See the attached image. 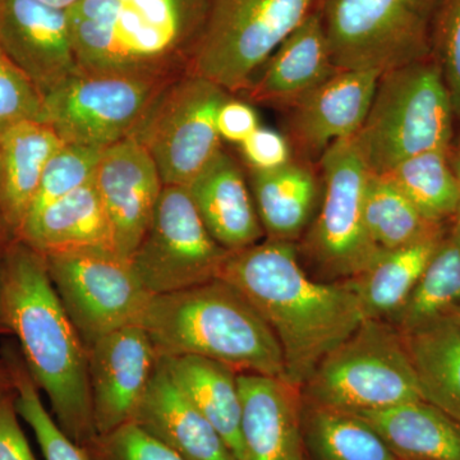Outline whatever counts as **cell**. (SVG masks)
Listing matches in <instances>:
<instances>
[{
  "label": "cell",
  "mask_w": 460,
  "mask_h": 460,
  "mask_svg": "<svg viewBox=\"0 0 460 460\" xmlns=\"http://www.w3.org/2000/svg\"><path fill=\"white\" fill-rule=\"evenodd\" d=\"M380 75L339 69L286 109L287 137L296 159L319 162L335 142L354 137L365 123Z\"/></svg>",
  "instance_id": "cell-15"
},
{
  "label": "cell",
  "mask_w": 460,
  "mask_h": 460,
  "mask_svg": "<svg viewBox=\"0 0 460 460\" xmlns=\"http://www.w3.org/2000/svg\"><path fill=\"white\" fill-rule=\"evenodd\" d=\"M84 449L90 460H186L135 422L96 436Z\"/></svg>",
  "instance_id": "cell-35"
},
{
  "label": "cell",
  "mask_w": 460,
  "mask_h": 460,
  "mask_svg": "<svg viewBox=\"0 0 460 460\" xmlns=\"http://www.w3.org/2000/svg\"><path fill=\"white\" fill-rule=\"evenodd\" d=\"M325 0H213L187 72L246 93L275 50Z\"/></svg>",
  "instance_id": "cell-6"
},
{
  "label": "cell",
  "mask_w": 460,
  "mask_h": 460,
  "mask_svg": "<svg viewBox=\"0 0 460 460\" xmlns=\"http://www.w3.org/2000/svg\"><path fill=\"white\" fill-rule=\"evenodd\" d=\"M441 0H325L323 25L335 66L386 74L428 59Z\"/></svg>",
  "instance_id": "cell-7"
},
{
  "label": "cell",
  "mask_w": 460,
  "mask_h": 460,
  "mask_svg": "<svg viewBox=\"0 0 460 460\" xmlns=\"http://www.w3.org/2000/svg\"><path fill=\"white\" fill-rule=\"evenodd\" d=\"M140 325L157 357H204L238 374L286 378L274 332L246 296L220 278L153 296Z\"/></svg>",
  "instance_id": "cell-3"
},
{
  "label": "cell",
  "mask_w": 460,
  "mask_h": 460,
  "mask_svg": "<svg viewBox=\"0 0 460 460\" xmlns=\"http://www.w3.org/2000/svg\"><path fill=\"white\" fill-rule=\"evenodd\" d=\"M0 301L27 370L47 394L54 419L75 443L95 440L87 349L48 272L44 256L20 239L0 255Z\"/></svg>",
  "instance_id": "cell-2"
},
{
  "label": "cell",
  "mask_w": 460,
  "mask_h": 460,
  "mask_svg": "<svg viewBox=\"0 0 460 460\" xmlns=\"http://www.w3.org/2000/svg\"><path fill=\"white\" fill-rule=\"evenodd\" d=\"M16 239L42 256L86 251L117 255L113 230L93 181L27 217Z\"/></svg>",
  "instance_id": "cell-22"
},
{
  "label": "cell",
  "mask_w": 460,
  "mask_h": 460,
  "mask_svg": "<svg viewBox=\"0 0 460 460\" xmlns=\"http://www.w3.org/2000/svg\"><path fill=\"white\" fill-rule=\"evenodd\" d=\"M0 51L42 98L81 71L66 12L38 0H0Z\"/></svg>",
  "instance_id": "cell-17"
},
{
  "label": "cell",
  "mask_w": 460,
  "mask_h": 460,
  "mask_svg": "<svg viewBox=\"0 0 460 460\" xmlns=\"http://www.w3.org/2000/svg\"><path fill=\"white\" fill-rule=\"evenodd\" d=\"M169 376L242 459L241 394L238 372L198 356L159 357Z\"/></svg>",
  "instance_id": "cell-26"
},
{
  "label": "cell",
  "mask_w": 460,
  "mask_h": 460,
  "mask_svg": "<svg viewBox=\"0 0 460 460\" xmlns=\"http://www.w3.org/2000/svg\"><path fill=\"white\" fill-rule=\"evenodd\" d=\"M356 414L401 460H460L459 420L423 399Z\"/></svg>",
  "instance_id": "cell-25"
},
{
  "label": "cell",
  "mask_w": 460,
  "mask_h": 460,
  "mask_svg": "<svg viewBox=\"0 0 460 460\" xmlns=\"http://www.w3.org/2000/svg\"><path fill=\"white\" fill-rule=\"evenodd\" d=\"M305 452L311 460H401L358 414L304 399Z\"/></svg>",
  "instance_id": "cell-29"
},
{
  "label": "cell",
  "mask_w": 460,
  "mask_h": 460,
  "mask_svg": "<svg viewBox=\"0 0 460 460\" xmlns=\"http://www.w3.org/2000/svg\"><path fill=\"white\" fill-rule=\"evenodd\" d=\"M132 422L186 460H237L160 359Z\"/></svg>",
  "instance_id": "cell-21"
},
{
  "label": "cell",
  "mask_w": 460,
  "mask_h": 460,
  "mask_svg": "<svg viewBox=\"0 0 460 460\" xmlns=\"http://www.w3.org/2000/svg\"><path fill=\"white\" fill-rule=\"evenodd\" d=\"M0 460H38L18 422L13 386L0 390Z\"/></svg>",
  "instance_id": "cell-39"
},
{
  "label": "cell",
  "mask_w": 460,
  "mask_h": 460,
  "mask_svg": "<svg viewBox=\"0 0 460 460\" xmlns=\"http://www.w3.org/2000/svg\"><path fill=\"white\" fill-rule=\"evenodd\" d=\"M93 184L113 230L115 252L129 261L164 187L155 162L146 147L129 136L102 151Z\"/></svg>",
  "instance_id": "cell-16"
},
{
  "label": "cell",
  "mask_w": 460,
  "mask_h": 460,
  "mask_svg": "<svg viewBox=\"0 0 460 460\" xmlns=\"http://www.w3.org/2000/svg\"><path fill=\"white\" fill-rule=\"evenodd\" d=\"M365 222L380 250L411 246L444 234L447 229L445 224L423 217L389 178L371 172L366 184Z\"/></svg>",
  "instance_id": "cell-30"
},
{
  "label": "cell",
  "mask_w": 460,
  "mask_h": 460,
  "mask_svg": "<svg viewBox=\"0 0 460 460\" xmlns=\"http://www.w3.org/2000/svg\"><path fill=\"white\" fill-rule=\"evenodd\" d=\"M450 162H452L453 171L456 172V180H458L460 189V151L456 154V156H454L453 159H450ZM456 219L460 220V206L458 215H456Z\"/></svg>",
  "instance_id": "cell-43"
},
{
  "label": "cell",
  "mask_w": 460,
  "mask_h": 460,
  "mask_svg": "<svg viewBox=\"0 0 460 460\" xmlns=\"http://www.w3.org/2000/svg\"><path fill=\"white\" fill-rule=\"evenodd\" d=\"M3 248H0V255H2ZM5 332H8L9 334L7 325H5L4 319H3L2 301H0V334H5Z\"/></svg>",
  "instance_id": "cell-44"
},
{
  "label": "cell",
  "mask_w": 460,
  "mask_h": 460,
  "mask_svg": "<svg viewBox=\"0 0 460 460\" xmlns=\"http://www.w3.org/2000/svg\"><path fill=\"white\" fill-rule=\"evenodd\" d=\"M63 145L41 120L18 123L0 135V199L12 238L22 228L48 163Z\"/></svg>",
  "instance_id": "cell-23"
},
{
  "label": "cell",
  "mask_w": 460,
  "mask_h": 460,
  "mask_svg": "<svg viewBox=\"0 0 460 460\" xmlns=\"http://www.w3.org/2000/svg\"><path fill=\"white\" fill-rule=\"evenodd\" d=\"M44 98L35 84L0 51V135L26 120H41Z\"/></svg>",
  "instance_id": "cell-37"
},
{
  "label": "cell",
  "mask_w": 460,
  "mask_h": 460,
  "mask_svg": "<svg viewBox=\"0 0 460 460\" xmlns=\"http://www.w3.org/2000/svg\"><path fill=\"white\" fill-rule=\"evenodd\" d=\"M384 175L431 222L447 224L458 215L460 189L450 148L408 157Z\"/></svg>",
  "instance_id": "cell-31"
},
{
  "label": "cell",
  "mask_w": 460,
  "mask_h": 460,
  "mask_svg": "<svg viewBox=\"0 0 460 460\" xmlns=\"http://www.w3.org/2000/svg\"><path fill=\"white\" fill-rule=\"evenodd\" d=\"M339 69L321 9L281 42L246 93L251 102L288 109Z\"/></svg>",
  "instance_id": "cell-20"
},
{
  "label": "cell",
  "mask_w": 460,
  "mask_h": 460,
  "mask_svg": "<svg viewBox=\"0 0 460 460\" xmlns=\"http://www.w3.org/2000/svg\"><path fill=\"white\" fill-rule=\"evenodd\" d=\"M423 401L460 422V328L447 314L402 332Z\"/></svg>",
  "instance_id": "cell-28"
},
{
  "label": "cell",
  "mask_w": 460,
  "mask_h": 460,
  "mask_svg": "<svg viewBox=\"0 0 460 460\" xmlns=\"http://www.w3.org/2000/svg\"><path fill=\"white\" fill-rule=\"evenodd\" d=\"M239 150L248 171H274L295 159L287 136L270 127L260 126Z\"/></svg>",
  "instance_id": "cell-38"
},
{
  "label": "cell",
  "mask_w": 460,
  "mask_h": 460,
  "mask_svg": "<svg viewBox=\"0 0 460 460\" xmlns=\"http://www.w3.org/2000/svg\"><path fill=\"white\" fill-rule=\"evenodd\" d=\"M449 316L452 317L454 321H456V325H458L460 328V307L456 308L453 313H450Z\"/></svg>",
  "instance_id": "cell-47"
},
{
  "label": "cell",
  "mask_w": 460,
  "mask_h": 460,
  "mask_svg": "<svg viewBox=\"0 0 460 460\" xmlns=\"http://www.w3.org/2000/svg\"><path fill=\"white\" fill-rule=\"evenodd\" d=\"M241 460H307L302 386L287 378L238 374Z\"/></svg>",
  "instance_id": "cell-18"
},
{
  "label": "cell",
  "mask_w": 460,
  "mask_h": 460,
  "mask_svg": "<svg viewBox=\"0 0 460 460\" xmlns=\"http://www.w3.org/2000/svg\"><path fill=\"white\" fill-rule=\"evenodd\" d=\"M11 241L12 238L9 237V235L5 234V233L0 232V248L7 246Z\"/></svg>",
  "instance_id": "cell-46"
},
{
  "label": "cell",
  "mask_w": 460,
  "mask_h": 460,
  "mask_svg": "<svg viewBox=\"0 0 460 460\" xmlns=\"http://www.w3.org/2000/svg\"><path fill=\"white\" fill-rule=\"evenodd\" d=\"M186 189L211 237L229 252L265 235L243 169L224 148Z\"/></svg>",
  "instance_id": "cell-19"
},
{
  "label": "cell",
  "mask_w": 460,
  "mask_h": 460,
  "mask_svg": "<svg viewBox=\"0 0 460 460\" xmlns=\"http://www.w3.org/2000/svg\"><path fill=\"white\" fill-rule=\"evenodd\" d=\"M180 75L80 71L44 96L42 122L66 145L105 150L129 137Z\"/></svg>",
  "instance_id": "cell-8"
},
{
  "label": "cell",
  "mask_w": 460,
  "mask_h": 460,
  "mask_svg": "<svg viewBox=\"0 0 460 460\" xmlns=\"http://www.w3.org/2000/svg\"><path fill=\"white\" fill-rule=\"evenodd\" d=\"M431 57L443 72L454 114L460 119V0H441L432 32Z\"/></svg>",
  "instance_id": "cell-36"
},
{
  "label": "cell",
  "mask_w": 460,
  "mask_h": 460,
  "mask_svg": "<svg viewBox=\"0 0 460 460\" xmlns=\"http://www.w3.org/2000/svg\"><path fill=\"white\" fill-rule=\"evenodd\" d=\"M445 233L411 246L383 250L368 268L344 280L358 298L366 319L394 323L440 246Z\"/></svg>",
  "instance_id": "cell-27"
},
{
  "label": "cell",
  "mask_w": 460,
  "mask_h": 460,
  "mask_svg": "<svg viewBox=\"0 0 460 460\" xmlns=\"http://www.w3.org/2000/svg\"><path fill=\"white\" fill-rule=\"evenodd\" d=\"M217 132L222 141L242 144L259 128V114L252 105L230 95L219 109L217 119Z\"/></svg>",
  "instance_id": "cell-40"
},
{
  "label": "cell",
  "mask_w": 460,
  "mask_h": 460,
  "mask_svg": "<svg viewBox=\"0 0 460 460\" xmlns=\"http://www.w3.org/2000/svg\"><path fill=\"white\" fill-rule=\"evenodd\" d=\"M293 242L268 239L230 252L220 279L237 288L274 332L286 378L304 386L326 354L366 319L345 281L308 277Z\"/></svg>",
  "instance_id": "cell-1"
},
{
  "label": "cell",
  "mask_w": 460,
  "mask_h": 460,
  "mask_svg": "<svg viewBox=\"0 0 460 460\" xmlns=\"http://www.w3.org/2000/svg\"><path fill=\"white\" fill-rule=\"evenodd\" d=\"M321 199L302 253L321 277L344 281L380 255L365 222L368 171L354 137L335 142L319 160Z\"/></svg>",
  "instance_id": "cell-9"
},
{
  "label": "cell",
  "mask_w": 460,
  "mask_h": 460,
  "mask_svg": "<svg viewBox=\"0 0 460 460\" xmlns=\"http://www.w3.org/2000/svg\"><path fill=\"white\" fill-rule=\"evenodd\" d=\"M229 255L206 229L186 187L164 186L129 263L142 286L157 296L217 279Z\"/></svg>",
  "instance_id": "cell-11"
},
{
  "label": "cell",
  "mask_w": 460,
  "mask_h": 460,
  "mask_svg": "<svg viewBox=\"0 0 460 460\" xmlns=\"http://www.w3.org/2000/svg\"><path fill=\"white\" fill-rule=\"evenodd\" d=\"M248 184L268 239L295 243L307 232L323 190L310 162L295 157L274 171H248Z\"/></svg>",
  "instance_id": "cell-24"
},
{
  "label": "cell",
  "mask_w": 460,
  "mask_h": 460,
  "mask_svg": "<svg viewBox=\"0 0 460 460\" xmlns=\"http://www.w3.org/2000/svg\"><path fill=\"white\" fill-rule=\"evenodd\" d=\"M42 4L48 5V7L59 9V11H69L74 8L75 4L81 2V0H38Z\"/></svg>",
  "instance_id": "cell-41"
},
{
  "label": "cell",
  "mask_w": 460,
  "mask_h": 460,
  "mask_svg": "<svg viewBox=\"0 0 460 460\" xmlns=\"http://www.w3.org/2000/svg\"><path fill=\"white\" fill-rule=\"evenodd\" d=\"M51 283L84 347L114 330L140 325L153 295L131 263L107 252L44 256Z\"/></svg>",
  "instance_id": "cell-12"
},
{
  "label": "cell",
  "mask_w": 460,
  "mask_h": 460,
  "mask_svg": "<svg viewBox=\"0 0 460 460\" xmlns=\"http://www.w3.org/2000/svg\"><path fill=\"white\" fill-rule=\"evenodd\" d=\"M454 108L434 58L392 69L378 77L367 118L354 136L374 174H385L408 157L450 148Z\"/></svg>",
  "instance_id": "cell-4"
},
{
  "label": "cell",
  "mask_w": 460,
  "mask_h": 460,
  "mask_svg": "<svg viewBox=\"0 0 460 460\" xmlns=\"http://www.w3.org/2000/svg\"><path fill=\"white\" fill-rule=\"evenodd\" d=\"M213 0H115L113 36L122 71L181 75Z\"/></svg>",
  "instance_id": "cell-13"
},
{
  "label": "cell",
  "mask_w": 460,
  "mask_h": 460,
  "mask_svg": "<svg viewBox=\"0 0 460 460\" xmlns=\"http://www.w3.org/2000/svg\"><path fill=\"white\" fill-rule=\"evenodd\" d=\"M302 394L305 402L350 413L422 399L402 330L376 319L363 320L323 357Z\"/></svg>",
  "instance_id": "cell-5"
},
{
  "label": "cell",
  "mask_w": 460,
  "mask_h": 460,
  "mask_svg": "<svg viewBox=\"0 0 460 460\" xmlns=\"http://www.w3.org/2000/svg\"><path fill=\"white\" fill-rule=\"evenodd\" d=\"M0 356L16 390L18 416L32 429L45 460H90L84 447L59 428L56 419L45 408L39 393L40 389L27 370L20 348L9 341L3 345Z\"/></svg>",
  "instance_id": "cell-33"
},
{
  "label": "cell",
  "mask_w": 460,
  "mask_h": 460,
  "mask_svg": "<svg viewBox=\"0 0 460 460\" xmlns=\"http://www.w3.org/2000/svg\"><path fill=\"white\" fill-rule=\"evenodd\" d=\"M11 386H13L11 374H9L7 366H5L4 361L0 358V390L7 389V387Z\"/></svg>",
  "instance_id": "cell-42"
},
{
  "label": "cell",
  "mask_w": 460,
  "mask_h": 460,
  "mask_svg": "<svg viewBox=\"0 0 460 460\" xmlns=\"http://www.w3.org/2000/svg\"><path fill=\"white\" fill-rule=\"evenodd\" d=\"M228 91L184 72L157 98L131 136L141 142L164 186L187 187L222 150L219 109Z\"/></svg>",
  "instance_id": "cell-10"
},
{
  "label": "cell",
  "mask_w": 460,
  "mask_h": 460,
  "mask_svg": "<svg viewBox=\"0 0 460 460\" xmlns=\"http://www.w3.org/2000/svg\"><path fill=\"white\" fill-rule=\"evenodd\" d=\"M102 151L99 148L63 145L48 163L27 217L91 183ZM25 219V220H26ZM25 223V222H23Z\"/></svg>",
  "instance_id": "cell-34"
},
{
  "label": "cell",
  "mask_w": 460,
  "mask_h": 460,
  "mask_svg": "<svg viewBox=\"0 0 460 460\" xmlns=\"http://www.w3.org/2000/svg\"><path fill=\"white\" fill-rule=\"evenodd\" d=\"M0 232L5 233V234L12 238V235L9 234L7 226H5L4 219H3L2 199H0Z\"/></svg>",
  "instance_id": "cell-45"
},
{
  "label": "cell",
  "mask_w": 460,
  "mask_h": 460,
  "mask_svg": "<svg viewBox=\"0 0 460 460\" xmlns=\"http://www.w3.org/2000/svg\"><path fill=\"white\" fill-rule=\"evenodd\" d=\"M460 307V220L454 219L440 246L394 323L407 332Z\"/></svg>",
  "instance_id": "cell-32"
},
{
  "label": "cell",
  "mask_w": 460,
  "mask_h": 460,
  "mask_svg": "<svg viewBox=\"0 0 460 460\" xmlns=\"http://www.w3.org/2000/svg\"><path fill=\"white\" fill-rule=\"evenodd\" d=\"M86 349L93 423L105 435L132 422L159 357L141 325L108 332Z\"/></svg>",
  "instance_id": "cell-14"
}]
</instances>
